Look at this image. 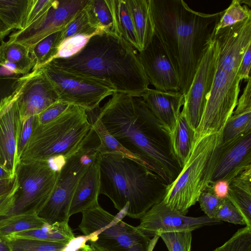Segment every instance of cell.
<instances>
[{
  "label": "cell",
  "mask_w": 251,
  "mask_h": 251,
  "mask_svg": "<svg viewBox=\"0 0 251 251\" xmlns=\"http://www.w3.org/2000/svg\"><path fill=\"white\" fill-rule=\"evenodd\" d=\"M95 110L108 132L147 168L168 185L177 177L182 167L174 151L170 133L142 98L115 92Z\"/></svg>",
  "instance_id": "obj_1"
},
{
  "label": "cell",
  "mask_w": 251,
  "mask_h": 251,
  "mask_svg": "<svg viewBox=\"0 0 251 251\" xmlns=\"http://www.w3.org/2000/svg\"><path fill=\"white\" fill-rule=\"evenodd\" d=\"M154 34L163 47L185 95L212 41L223 11L205 14L182 0H149Z\"/></svg>",
  "instance_id": "obj_2"
},
{
  "label": "cell",
  "mask_w": 251,
  "mask_h": 251,
  "mask_svg": "<svg viewBox=\"0 0 251 251\" xmlns=\"http://www.w3.org/2000/svg\"><path fill=\"white\" fill-rule=\"evenodd\" d=\"M49 63L61 71L103 82L116 92L133 97L142 98L149 89L137 51L112 33L97 34L75 56Z\"/></svg>",
  "instance_id": "obj_3"
},
{
  "label": "cell",
  "mask_w": 251,
  "mask_h": 251,
  "mask_svg": "<svg viewBox=\"0 0 251 251\" xmlns=\"http://www.w3.org/2000/svg\"><path fill=\"white\" fill-rule=\"evenodd\" d=\"M216 69L210 92L198 128L204 133L223 129L236 107L240 92V64L251 43V28L238 23L218 30L213 37Z\"/></svg>",
  "instance_id": "obj_4"
},
{
  "label": "cell",
  "mask_w": 251,
  "mask_h": 251,
  "mask_svg": "<svg viewBox=\"0 0 251 251\" xmlns=\"http://www.w3.org/2000/svg\"><path fill=\"white\" fill-rule=\"evenodd\" d=\"M100 194L108 197L124 215L140 219L162 201L168 184L135 161L114 153L100 154Z\"/></svg>",
  "instance_id": "obj_5"
},
{
  "label": "cell",
  "mask_w": 251,
  "mask_h": 251,
  "mask_svg": "<svg viewBox=\"0 0 251 251\" xmlns=\"http://www.w3.org/2000/svg\"><path fill=\"white\" fill-rule=\"evenodd\" d=\"M87 111L71 105L59 117L40 125L37 119L20 161L47 160L52 157L65 159L80 150L93 130Z\"/></svg>",
  "instance_id": "obj_6"
},
{
  "label": "cell",
  "mask_w": 251,
  "mask_h": 251,
  "mask_svg": "<svg viewBox=\"0 0 251 251\" xmlns=\"http://www.w3.org/2000/svg\"><path fill=\"white\" fill-rule=\"evenodd\" d=\"M222 130L194 141L189 157L177 177L168 185L162 201L171 210L186 215L210 186L222 146Z\"/></svg>",
  "instance_id": "obj_7"
},
{
  "label": "cell",
  "mask_w": 251,
  "mask_h": 251,
  "mask_svg": "<svg viewBox=\"0 0 251 251\" xmlns=\"http://www.w3.org/2000/svg\"><path fill=\"white\" fill-rule=\"evenodd\" d=\"M79 228L88 241L104 251H153L159 238L151 239L137 226L122 220L100 205L83 211Z\"/></svg>",
  "instance_id": "obj_8"
},
{
  "label": "cell",
  "mask_w": 251,
  "mask_h": 251,
  "mask_svg": "<svg viewBox=\"0 0 251 251\" xmlns=\"http://www.w3.org/2000/svg\"><path fill=\"white\" fill-rule=\"evenodd\" d=\"M100 140L94 129L88 141L75 153L66 159L59 170L55 188L45 206L38 213L46 223L69 221L70 203L77 183L100 153Z\"/></svg>",
  "instance_id": "obj_9"
},
{
  "label": "cell",
  "mask_w": 251,
  "mask_h": 251,
  "mask_svg": "<svg viewBox=\"0 0 251 251\" xmlns=\"http://www.w3.org/2000/svg\"><path fill=\"white\" fill-rule=\"evenodd\" d=\"M58 173L50 167L47 160L20 161L16 172L19 187L14 201L2 217L38 214L55 188Z\"/></svg>",
  "instance_id": "obj_10"
},
{
  "label": "cell",
  "mask_w": 251,
  "mask_h": 251,
  "mask_svg": "<svg viewBox=\"0 0 251 251\" xmlns=\"http://www.w3.org/2000/svg\"><path fill=\"white\" fill-rule=\"evenodd\" d=\"M38 69L50 81L59 100L78 106L88 112L98 108L105 98L116 92L106 83L61 71L50 63Z\"/></svg>",
  "instance_id": "obj_11"
},
{
  "label": "cell",
  "mask_w": 251,
  "mask_h": 251,
  "mask_svg": "<svg viewBox=\"0 0 251 251\" xmlns=\"http://www.w3.org/2000/svg\"><path fill=\"white\" fill-rule=\"evenodd\" d=\"M20 92L18 78L14 90L0 100V166L12 176H16L20 159L17 152L22 120L18 99Z\"/></svg>",
  "instance_id": "obj_12"
},
{
  "label": "cell",
  "mask_w": 251,
  "mask_h": 251,
  "mask_svg": "<svg viewBox=\"0 0 251 251\" xmlns=\"http://www.w3.org/2000/svg\"><path fill=\"white\" fill-rule=\"evenodd\" d=\"M216 43L213 39L184 95L181 114L194 132L200 123L211 89L216 69Z\"/></svg>",
  "instance_id": "obj_13"
},
{
  "label": "cell",
  "mask_w": 251,
  "mask_h": 251,
  "mask_svg": "<svg viewBox=\"0 0 251 251\" xmlns=\"http://www.w3.org/2000/svg\"><path fill=\"white\" fill-rule=\"evenodd\" d=\"M87 1L88 0H53L48 13L39 23L31 28L12 32L7 42L21 44L30 52L41 40L61 31Z\"/></svg>",
  "instance_id": "obj_14"
},
{
  "label": "cell",
  "mask_w": 251,
  "mask_h": 251,
  "mask_svg": "<svg viewBox=\"0 0 251 251\" xmlns=\"http://www.w3.org/2000/svg\"><path fill=\"white\" fill-rule=\"evenodd\" d=\"M137 227L150 237L159 232L193 230L222 222L206 216L193 217L182 215L167 207L162 201L151 207L140 219Z\"/></svg>",
  "instance_id": "obj_15"
},
{
  "label": "cell",
  "mask_w": 251,
  "mask_h": 251,
  "mask_svg": "<svg viewBox=\"0 0 251 251\" xmlns=\"http://www.w3.org/2000/svg\"><path fill=\"white\" fill-rule=\"evenodd\" d=\"M18 79V102L22 123L59 100L51 82L40 70L32 71Z\"/></svg>",
  "instance_id": "obj_16"
},
{
  "label": "cell",
  "mask_w": 251,
  "mask_h": 251,
  "mask_svg": "<svg viewBox=\"0 0 251 251\" xmlns=\"http://www.w3.org/2000/svg\"><path fill=\"white\" fill-rule=\"evenodd\" d=\"M138 56L150 84L156 90L179 91L178 77L163 47L154 34Z\"/></svg>",
  "instance_id": "obj_17"
},
{
  "label": "cell",
  "mask_w": 251,
  "mask_h": 251,
  "mask_svg": "<svg viewBox=\"0 0 251 251\" xmlns=\"http://www.w3.org/2000/svg\"><path fill=\"white\" fill-rule=\"evenodd\" d=\"M251 168V133L221 146L211 180L229 183L245 170Z\"/></svg>",
  "instance_id": "obj_18"
},
{
  "label": "cell",
  "mask_w": 251,
  "mask_h": 251,
  "mask_svg": "<svg viewBox=\"0 0 251 251\" xmlns=\"http://www.w3.org/2000/svg\"><path fill=\"white\" fill-rule=\"evenodd\" d=\"M142 99L162 125L171 133L180 116L184 95L179 91L149 89Z\"/></svg>",
  "instance_id": "obj_19"
},
{
  "label": "cell",
  "mask_w": 251,
  "mask_h": 251,
  "mask_svg": "<svg viewBox=\"0 0 251 251\" xmlns=\"http://www.w3.org/2000/svg\"><path fill=\"white\" fill-rule=\"evenodd\" d=\"M96 157L80 178L73 196L68 216L93 208L99 205L100 175L99 158Z\"/></svg>",
  "instance_id": "obj_20"
},
{
  "label": "cell",
  "mask_w": 251,
  "mask_h": 251,
  "mask_svg": "<svg viewBox=\"0 0 251 251\" xmlns=\"http://www.w3.org/2000/svg\"><path fill=\"white\" fill-rule=\"evenodd\" d=\"M227 198L244 218L246 226L251 227V168H249L229 183Z\"/></svg>",
  "instance_id": "obj_21"
},
{
  "label": "cell",
  "mask_w": 251,
  "mask_h": 251,
  "mask_svg": "<svg viewBox=\"0 0 251 251\" xmlns=\"http://www.w3.org/2000/svg\"><path fill=\"white\" fill-rule=\"evenodd\" d=\"M140 45V51L150 44L154 35L149 0H126Z\"/></svg>",
  "instance_id": "obj_22"
},
{
  "label": "cell",
  "mask_w": 251,
  "mask_h": 251,
  "mask_svg": "<svg viewBox=\"0 0 251 251\" xmlns=\"http://www.w3.org/2000/svg\"><path fill=\"white\" fill-rule=\"evenodd\" d=\"M114 22V34L140 51L136 31L126 0H107Z\"/></svg>",
  "instance_id": "obj_23"
},
{
  "label": "cell",
  "mask_w": 251,
  "mask_h": 251,
  "mask_svg": "<svg viewBox=\"0 0 251 251\" xmlns=\"http://www.w3.org/2000/svg\"><path fill=\"white\" fill-rule=\"evenodd\" d=\"M5 237L32 238L67 245L75 238L69 221L52 224L46 223L40 228L15 233Z\"/></svg>",
  "instance_id": "obj_24"
},
{
  "label": "cell",
  "mask_w": 251,
  "mask_h": 251,
  "mask_svg": "<svg viewBox=\"0 0 251 251\" xmlns=\"http://www.w3.org/2000/svg\"><path fill=\"white\" fill-rule=\"evenodd\" d=\"M194 133L185 117L180 113L170 134L174 151L182 167L190 155Z\"/></svg>",
  "instance_id": "obj_25"
},
{
  "label": "cell",
  "mask_w": 251,
  "mask_h": 251,
  "mask_svg": "<svg viewBox=\"0 0 251 251\" xmlns=\"http://www.w3.org/2000/svg\"><path fill=\"white\" fill-rule=\"evenodd\" d=\"M0 51L2 62L7 61L14 64L19 75L28 74L35 66V61L29 50L21 44L3 41L0 45Z\"/></svg>",
  "instance_id": "obj_26"
},
{
  "label": "cell",
  "mask_w": 251,
  "mask_h": 251,
  "mask_svg": "<svg viewBox=\"0 0 251 251\" xmlns=\"http://www.w3.org/2000/svg\"><path fill=\"white\" fill-rule=\"evenodd\" d=\"M32 0H0V18L13 30H21Z\"/></svg>",
  "instance_id": "obj_27"
},
{
  "label": "cell",
  "mask_w": 251,
  "mask_h": 251,
  "mask_svg": "<svg viewBox=\"0 0 251 251\" xmlns=\"http://www.w3.org/2000/svg\"><path fill=\"white\" fill-rule=\"evenodd\" d=\"M84 8L92 28L115 34L113 18L107 0H88Z\"/></svg>",
  "instance_id": "obj_28"
},
{
  "label": "cell",
  "mask_w": 251,
  "mask_h": 251,
  "mask_svg": "<svg viewBox=\"0 0 251 251\" xmlns=\"http://www.w3.org/2000/svg\"><path fill=\"white\" fill-rule=\"evenodd\" d=\"M90 112L93 113L91 111ZM93 115L94 120L92 124L100 140V145L98 148L100 153L118 154L132 159L146 168L142 161L124 147L108 132L100 119L94 114Z\"/></svg>",
  "instance_id": "obj_29"
},
{
  "label": "cell",
  "mask_w": 251,
  "mask_h": 251,
  "mask_svg": "<svg viewBox=\"0 0 251 251\" xmlns=\"http://www.w3.org/2000/svg\"><path fill=\"white\" fill-rule=\"evenodd\" d=\"M46 222L36 214L0 217V238L12 234L40 228Z\"/></svg>",
  "instance_id": "obj_30"
},
{
  "label": "cell",
  "mask_w": 251,
  "mask_h": 251,
  "mask_svg": "<svg viewBox=\"0 0 251 251\" xmlns=\"http://www.w3.org/2000/svg\"><path fill=\"white\" fill-rule=\"evenodd\" d=\"M251 133V110L233 114L222 130V145L242 135Z\"/></svg>",
  "instance_id": "obj_31"
},
{
  "label": "cell",
  "mask_w": 251,
  "mask_h": 251,
  "mask_svg": "<svg viewBox=\"0 0 251 251\" xmlns=\"http://www.w3.org/2000/svg\"><path fill=\"white\" fill-rule=\"evenodd\" d=\"M60 34V31L52 33L33 47L30 53L36 64L32 71L38 70L52 61L61 43Z\"/></svg>",
  "instance_id": "obj_32"
},
{
  "label": "cell",
  "mask_w": 251,
  "mask_h": 251,
  "mask_svg": "<svg viewBox=\"0 0 251 251\" xmlns=\"http://www.w3.org/2000/svg\"><path fill=\"white\" fill-rule=\"evenodd\" d=\"M11 251H63L67 244L26 238L4 237Z\"/></svg>",
  "instance_id": "obj_33"
},
{
  "label": "cell",
  "mask_w": 251,
  "mask_h": 251,
  "mask_svg": "<svg viewBox=\"0 0 251 251\" xmlns=\"http://www.w3.org/2000/svg\"><path fill=\"white\" fill-rule=\"evenodd\" d=\"M241 0H233L223 11L216 27L215 33L221 29L229 26L251 18V11L248 5H241Z\"/></svg>",
  "instance_id": "obj_34"
},
{
  "label": "cell",
  "mask_w": 251,
  "mask_h": 251,
  "mask_svg": "<svg viewBox=\"0 0 251 251\" xmlns=\"http://www.w3.org/2000/svg\"><path fill=\"white\" fill-rule=\"evenodd\" d=\"M102 32L92 28L89 22L86 11L83 7L60 31L61 42L64 39L78 34H97Z\"/></svg>",
  "instance_id": "obj_35"
},
{
  "label": "cell",
  "mask_w": 251,
  "mask_h": 251,
  "mask_svg": "<svg viewBox=\"0 0 251 251\" xmlns=\"http://www.w3.org/2000/svg\"><path fill=\"white\" fill-rule=\"evenodd\" d=\"M95 35L96 34H78L63 40L60 43L57 52L52 60L65 59L75 56L85 47L91 37Z\"/></svg>",
  "instance_id": "obj_36"
},
{
  "label": "cell",
  "mask_w": 251,
  "mask_h": 251,
  "mask_svg": "<svg viewBox=\"0 0 251 251\" xmlns=\"http://www.w3.org/2000/svg\"><path fill=\"white\" fill-rule=\"evenodd\" d=\"M192 231L181 230L162 232L157 235L161 237L169 251H191Z\"/></svg>",
  "instance_id": "obj_37"
},
{
  "label": "cell",
  "mask_w": 251,
  "mask_h": 251,
  "mask_svg": "<svg viewBox=\"0 0 251 251\" xmlns=\"http://www.w3.org/2000/svg\"><path fill=\"white\" fill-rule=\"evenodd\" d=\"M213 251H251V227L239 229L226 242Z\"/></svg>",
  "instance_id": "obj_38"
},
{
  "label": "cell",
  "mask_w": 251,
  "mask_h": 251,
  "mask_svg": "<svg viewBox=\"0 0 251 251\" xmlns=\"http://www.w3.org/2000/svg\"><path fill=\"white\" fill-rule=\"evenodd\" d=\"M53 0H32L29 11L23 30L31 28L47 14Z\"/></svg>",
  "instance_id": "obj_39"
},
{
  "label": "cell",
  "mask_w": 251,
  "mask_h": 251,
  "mask_svg": "<svg viewBox=\"0 0 251 251\" xmlns=\"http://www.w3.org/2000/svg\"><path fill=\"white\" fill-rule=\"evenodd\" d=\"M214 219L235 225H245V222L235 206L227 198L223 199L214 215Z\"/></svg>",
  "instance_id": "obj_40"
},
{
  "label": "cell",
  "mask_w": 251,
  "mask_h": 251,
  "mask_svg": "<svg viewBox=\"0 0 251 251\" xmlns=\"http://www.w3.org/2000/svg\"><path fill=\"white\" fill-rule=\"evenodd\" d=\"M222 201L223 199L218 198L213 193L210 185L201 194L198 202L206 216L214 219L216 212Z\"/></svg>",
  "instance_id": "obj_41"
},
{
  "label": "cell",
  "mask_w": 251,
  "mask_h": 251,
  "mask_svg": "<svg viewBox=\"0 0 251 251\" xmlns=\"http://www.w3.org/2000/svg\"><path fill=\"white\" fill-rule=\"evenodd\" d=\"M71 104L61 100H57L37 115V122L45 125L55 120L62 114Z\"/></svg>",
  "instance_id": "obj_42"
},
{
  "label": "cell",
  "mask_w": 251,
  "mask_h": 251,
  "mask_svg": "<svg viewBox=\"0 0 251 251\" xmlns=\"http://www.w3.org/2000/svg\"><path fill=\"white\" fill-rule=\"evenodd\" d=\"M36 120L37 116H32L22 124L17 143V152L20 159L24 148L30 137Z\"/></svg>",
  "instance_id": "obj_43"
},
{
  "label": "cell",
  "mask_w": 251,
  "mask_h": 251,
  "mask_svg": "<svg viewBox=\"0 0 251 251\" xmlns=\"http://www.w3.org/2000/svg\"><path fill=\"white\" fill-rule=\"evenodd\" d=\"M236 107L233 114L251 110V78L248 80L243 94L238 100Z\"/></svg>",
  "instance_id": "obj_44"
},
{
  "label": "cell",
  "mask_w": 251,
  "mask_h": 251,
  "mask_svg": "<svg viewBox=\"0 0 251 251\" xmlns=\"http://www.w3.org/2000/svg\"><path fill=\"white\" fill-rule=\"evenodd\" d=\"M251 63V43L247 46L242 58L239 69V75L241 80L244 79L248 81L251 78L250 72Z\"/></svg>",
  "instance_id": "obj_45"
},
{
  "label": "cell",
  "mask_w": 251,
  "mask_h": 251,
  "mask_svg": "<svg viewBox=\"0 0 251 251\" xmlns=\"http://www.w3.org/2000/svg\"><path fill=\"white\" fill-rule=\"evenodd\" d=\"M18 187L16 176L14 178L0 180V198L15 193Z\"/></svg>",
  "instance_id": "obj_46"
},
{
  "label": "cell",
  "mask_w": 251,
  "mask_h": 251,
  "mask_svg": "<svg viewBox=\"0 0 251 251\" xmlns=\"http://www.w3.org/2000/svg\"><path fill=\"white\" fill-rule=\"evenodd\" d=\"M213 193L218 198H226L228 193L229 183L225 180H217L210 185Z\"/></svg>",
  "instance_id": "obj_47"
},
{
  "label": "cell",
  "mask_w": 251,
  "mask_h": 251,
  "mask_svg": "<svg viewBox=\"0 0 251 251\" xmlns=\"http://www.w3.org/2000/svg\"><path fill=\"white\" fill-rule=\"evenodd\" d=\"M15 193L0 198V217L5 216L12 208Z\"/></svg>",
  "instance_id": "obj_48"
},
{
  "label": "cell",
  "mask_w": 251,
  "mask_h": 251,
  "mask_svg": "<svg viewBox=\"0 0 251 251\" xmlns=\"http://www.w3.org/2000/svg\"><path fill=\"white\" fill-rule=\"evenodd\" d=\"M13 30L8 25H7L0 18V41H3L4 38L11 33Z\"/></svg>",
  "instance_id": "obj_49"
},
{
  "label": "cell",
  "mask_w": 251,
  "mask_h": 251,
  "mask_svg": "<svg viewBox=\"0 0 251 251\" xmlns=\"http://www.w3.org/2000/svg\"><path fill=\"white\" fill-rule=\"evenodd\" d=\"M0 251H11L9 245L4 238H0Z\"/></svg>",
  "instance_id": "obj_50"
},
{
  "label": "cell",
  "mask_w": 251,
  "mask_h": 251,
  "mask_svg": "<svg viewBox=\"0 0 251 251\" xmlns=\"http://www.w3.org/2000/svg\"><path fill=\"white\" fill-rule=\"evenodd\" d=\"M15 177L12 176L7 171L0 166V180L12 178Z\"/></svg>",
  "instance_id": "obj_51"
},
{
  "label": "cell",
  "mask_w": 251,
  "mask_h": 251,
  "mask_svg": "<svg viewBox=\"0 0 251 251\" xmlns=\"http://www.w3.org/2000/svg\"><path fill=\"white\" fill-rule=\"evenodd\" d=\"M90 246L91 248L92 251H104L100 247L92 242H90Z\"/></svg>",
  "instance_id": "obj_52"
},
{
  "label": "cell",
  "mask_w": 251,
  "mask_h": 251,
  "mask_svg": "<svg viewBox=\"0 0 251 251\" xmlns=\"http://www.w3.org/2000/svg\"><path fill=\"white\" fill-rule=\"evenodd\" d=\"M2 62V58H1V54H0V63Z\"/></svg>",
  "instance_id": "obj_53"
},
{
  "label": "cell",
  "mask_w": 251,
  "mask_h": 251,
  "mask_svg": "<svg viewBox=\"0 0 251 251\" xmlns=\"http://www.w3.org/2000/svg\"><path fill=\"white\" fill-rule=\"evenodd\" d=\"M64 250H63V251H64Z\"/></svg>",
  "instance_id": "obj_54"
}]
</instances>
